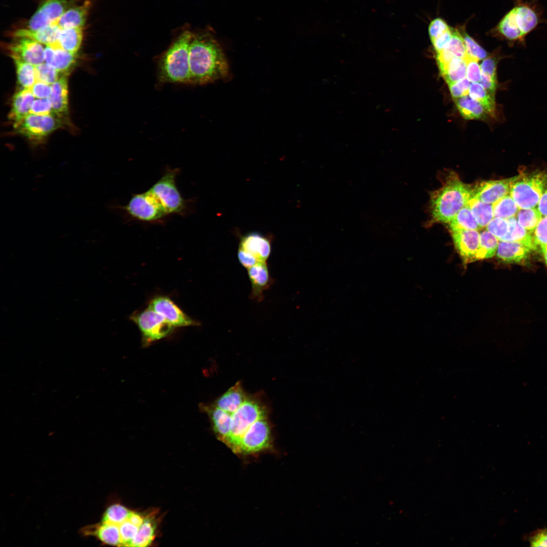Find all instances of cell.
Here are the masks:
<instances>
[{
    "instance_id": "11",
    "label": "cell",
    "mask_w": 547,
    "mask_h": 547,
    "mask_svg": "<svg viewBox=\"0 0 547 547\" xmlns=\"http://www.w3.org/2000/svg\"><path fill=\"white\" fill-rule=\"evenodd\" d=\"M124 209L133 217L146 222L158 220L167 215L162 204L149 189L133 195Z\"/></svg>"
},
{
    "instance_id": "32",
    "label": "cell",
    "mask_w": 547,
    "mask_h": 547,
    "mask_svg": "<svg viewBox=\"0 0 547 547\" xmlns=\"http://www.w3.org/2000/svg\"><path fill=\"white\" fill-rule=\"evenodd\" d=\"M13 60L18 84L22 89H31L36 81L34 66L18 59Z\"/></svg>"
},
{
    "instance_id": "46",
    "label": "cell",
    "mask_w": 547,
    "mask_h": 547,
    "mask_svg": "<svg viewBox=\"0 0 547 547\" xmlns=\"http://www.w3.org/2000/svg\"><path fill=\"white\" fill-rule=\"evenodd\" d=\"M533 233L538 246L547 245V216L541 218Z\"/></svg>"
},
{
    "instance_id": "49",
    "label": "cell",
    "mask_w": 547,
    "mask_h": 547,
    "mask_svg": "<svg viewBox=\"0 0 547 547\" xmlns=\"http://www.w3.org/2000/svg\"><path fill=\"white\" fill-rule=\"evenodd\" d=\"M237 256L240 263L247 269L258 262L253 256L239 249L238 250Z\"/></svg>"
},
{
    "instance_id": "28",
    "label": "cell",
    "mask_w": 547,
    "mask_h": 547,
    "mask_svg": "<svg viewBox=\"0 0 547 547\" xmlns=\"http://www.w3.org/2000/svg\"><path fill=\"white\" fill-rule=\"evenodd\" d=\"M83 38V27L61 28L58 43L64 49L74 54L79 50Z\"/></svg>"
},
{
    "instance_id": "47",
    "label": "cell",
    "mask_w": 547,
    "mask_h": 547,
    "mask_svg": "<svg viewBox=\"0 0 547 547\" xmlns=\"http://www.w3.org/2000/svg\"><path fill=\"white\" fill-rule=\"evenodd\" d=\"M34 97L36 98H49L52 92L51 85L36 81L30 89Z\"/></svg>"
},
{
    "instance_id": "45",
    "label": "cell",
    "mask_w": 547,
    "mask_h": 547,
    "mask_svg": "<svg viewBox=\"0 0 547 547\" xmlns=\"http://www.w3.org/2000/svg\"><path fill=\"white\" fill-rule=\"evenodd\" d=\"M466 79L472 83L480 81L482 72L478 61L468 58L467 56Z\"/></svg>"
},
{
    "instance_id": "52",
    "label": "cell",
    "mask_w": 547,
    "mask_h": 547,
    "mask_svg": "<svg viewBox=\"0 0 547 547\" xmlns=\"http://www.w3.org/2000/svg\"><path fill=\"white\" fill-rule=\"evenodd\" d=\"M543 254L544 261L547 265V245L540 247Z\"/></svg>"
},
{
    "instance_id": "18",
    "label": "cell",
    "mask_w": 547,
    "mask_h": 547,
    "mask_svg": "<svg viewBox=\"0 0 547 547\" xmlns=\"http://www.w3.org/2000/svg\"><path fill=\"white\" fill-rule=\"evenodd\" d=\"M248 276L251 285L250 297L257 302L263 300L264 292L272 283L266 262H258L247 268Z\"/></svg>"
},
{
    "instance_id": "35",
    "label": "cell",
    "mask_w": 547,
    "mask_h": 547,
    "mask_svg": "<svg viewBox=\"0 0 547 547\" xmlns=\"http://www.w3.org/2000/svg\"><path fill=\"white\" fill-rule=\"evenodd\" d=\"M449 224L450 228L477 230L481 229L468 204L460 210Z\"/></svg>"
},
{
    "instance_id": "26",
    "label": "cell",
    "mask_w": 547,
    "mask_h": 547,
    "mask_svg": "<svg viewBox=\"0 0 547 547\" xmlns=\"http://www.w3.org/2000/svg\"><path fill=\"white\" fill-rule=\"evenodd\" d=\"M462 116L466 120L486 119L490 116L484 106L466 95L454 100Z\"/></svg>"
},
{
    "instance_id": "13",
    "label": "cell",
    "mask_w": 547,
    "mask_h": 547,
    "mask_svg": "<svg viewBox=\"0 0 547 547\" xmlns=\"http://www.w3.org/2000/svg\"><path fill=\"white\" fill-rule=\"evenodd\" d=\"M148 306L175 328L199 325L198 322L187 316L168 296H156L150 301Z\"/></svg>"
},
{
    "instance_id": "44",
    "label": "cell",
    "mask_w": 547,
    "mask_h": 547,
    "mask_svg": "<svg viewBox=\"0 0 547 547\" xmlns=\"http://www.w3.org/2000/svg\"><path fill=\"white\" fill-rule=\"evenodd\" d=\"M470 85V82L466 78L449 85L450 93L454 100L468 95Z\"/></svg>"
},
{
    "instance_id": "16",
    "label": "cell",
    "mask_w": 547,
    "mask_h": 547,
    "mask_svg": "<svg viewBox=\"0 0 547 547\" xmlns=\"http://www.w3.org/2000/svg\"><path fill=\"white\" fill-rule=\"evenodd\" d=\"M518 176L481 182L473 189V197L484 203L492 204L510 193L511 186Z\"/></svg>"
},
{
    "instance_id": "8",
    "label": "cell",
    "mask_w": 547,
    "mask_h": 547,
    "mask_svg": "<svg viewBox=\"0 0 547 547\" xmlns=\"http://www.w3.org/2000/svg\"><path fill=\"white\" fill-rule=\"evenodd\" d=\"M63 120L56 115L29 113L13 125L14 131L33 144H39L50 134L62 127Z\"/></svg>"
},
{
    "instance_id": "27",
    "label": "cell",
    "mask_w": 547,
    "mask_h": 547,
    "mask_svg": "<svg viewBox=\"0 0 547 547\" xmlns=\"http://www.w3.org/2000/svg\"><path fill=\"white\" fill-rule=\"evenodd\" d=\"M507 220L509 223V231L501 241L521 243L533 251L535 250L538 245L532 233L522 226L516 217L508 218Z\"/></svg>"
},
{
    "instance_id": "50",
    "label": "cell",
    "mask_w": 547,
    "mask_h": 547,
    "mask_svg": "<svg viewBox=\"0 0 547 547\" xmlns=\"http://www.w3.org/2000/svg\"><path fill=\"white\" fill-rule=\"evenodd\" d=\"M479 83L489 94L495 96V92L498 87L497 81L494 80L482 74Z\"/></svg>"
},
{
    "instance_id": "25",
    "label": "cell",
    "mask_w": 547,
    "mask_h": 547,
    "mask_svg": "<svg viewBox=\"0 0 547 547\" xmlns=\"http://www.w3.org/2000/svg\"><path fill=\"white\" fill-rule=\"evenodd\" d=\"M90 5V1L87 0L81 5L72 7L57 20V24L61 28L83 27Z\"/></svg>"
},
{
    "instance_id": "14",
    "label": "cell",
    "mask_w": 547,
    "mask_h": 547,
    "mask_svg": "<svg viewBox=\"0 0 547 547\" xmlns=\"http://www.w3.org/2000/svg\"><path fill=\"white\" fill-rule=\"evenodd\" d=\"M8 50L12 59H18L34 66L45 61V48L43 44L29 38L14 37L9 44Z\"/></svg>"
},
{
    "instance_id": "12",
    "label": "cell",
    "mask_w": 547,
    "mask_h": 547,
    "mask_svg": "<svg viewBox=\"0 0 547 547\" xmlns=\"http://www.w3.org/2000/svg\"><path fill=\"white\" fill-rule=\"evenodd\" d=\"M80 0H45L29 20L27 28L36 30L58 20Z\"/></svg>"
},
{
    "instance_id": "33",
    "label": "cell",
    "mask_w": 547,
    "mask_h": 547,
    "mask_svg": "<svg viewBox=\"0 0 547 547\" xmlns=\"http://www.w3.org/2000/svg\"><path fill=\"white\" fill-rule=\"evenodd\" d=\"M499 240L486 229L480 232V247L477 253V260L488 259L493 257L497 250Z\"/></svg>"
},
{
    "instance_id": "1",
    "label": "cell",
    "mask_w": 547,
    "mask_h": 547,
    "mask_svg": "<svg viewBox=\"0 0 547 547\" xmlns=\"http://www.w3.org/2000/svg\"><path fill=\"white\" fill-rule=\"evenodd\" d=\"M202 409L217 438L235 454H256L271 446L267 409L259 398L248 394L240 382Z\"/></svg>"
},
{
    "instance_id": "10",
    "label": "cell",
    "mask_w": 547,
    "mask_h": 547,
    "mask_svg": "<svg viewBox=\"0 0 547 547\" xmlns=\"http://www.w3.org/2000/svg\"><path fill=\"white\" fill-rule=\"evenodd\" d=\"M131 319L141 331L145 345L166 337L175 328L149 306L133 314Z\"/></svg>"
},
{
    "instance_id": "29",
    "label": "cell",
    "mask_w": 547,
    "mask_h": 547,
    "mask_svg": "<svg viewBox=\"0 0 547 547\" xmlns=\"http://www.w3.org/2000/svg\"><path fill=\"white\" fill-rule=\"evenodd\" d=\"M466 57L465 58L453 59L440 72L448 85L465 78L467 67Z\"/></svg>"
},
{
    "instance_id": "51",
    "label": "cell",
    "mask_w": 547,
    "mask_h": 547,
    "mask_svg": "<svg viewBox=\"0 0 547 547\" xmlns=\"http://www.w3.org/2000/svg\"><path fill=\"white\" fill-rule=\"evenodd\" d=\"M538 209L543 216H547V188L538 203Z\"/></svg>"
},
{
    "instance_id": "5",
    "label": "cell",
    "mask_w": 547,
    "mask_h": 547,
    "mask_svg": "<svg viewBox=\"0 0 547 547\" xmlns=\"http://www.w3.org/2000/svg\"><path fill=\"white\" fill-rule=\"evenodd\" d=\"M473 197V189L459 178H450L431 196V211L434 220L449 223Z\"/></svg>"
},
{
    "instance_id": "39",
    "label": "cell",
    "mask_w": 547,
    "mask_h": 547,
    "mask_svg": "<svg viewBox=\"0 0 547 547\" xmlns=\"http://www.w3.org/2000/svg\"><path fill=\"white\" fill-rule=\"evenodd\" d=\"M486 229L501 241L509 231V223L507 219L494 217L487 225Z\"/></svg>"
},
{
    "instance_id": "38",
    "label": "cell",
    "mask_w": 547,
    "mask_h": 547,
    "mask_svg": "<svg viewBox=\"0 0 547 547\" xmlns=\"http://www.w3.org/2000/svg\"><path fill=\"white\" fill-rule=\"evenodd\" d=\"M467 56L477 61L487 58V52L466 33L462 35Z\"/></svg>"
},
{
    "instance_id": "17",
    "label": "cell",
    "mask_w": 547,
    "mask_h": 547,
    "mask_svg": "<svg viewBox=\"0 0 547 547\" xmlns=\"http://www.w3.org/2000/svg\"><path fill=\"white\" fill-rule=\"evenodd\" d=\"M238 249L253 256L258 262H266L271 252V240L259 232H250L240 237Z\"/></svg>"
},
{
    "instance_id": "20",
    "label": "cell",
    "mask_w": 547,
    "mask_h": 547,
    "mask_svg": "<svg viewBox=\"0 0 547 547\" xmlns=\"http://www.w3.org/2000/svg\"><path fill=\"white\" fill-rule=\"evenodd\" d=\"M68 74H63L51 85L52 92L49 97L54 113L62 120L68 114Z\"/></svg>"
},
{
    "instance_id": "48",
    "label": "cell",
    "mask_w": 547,
    "mask_h": 547,
    "mask_svg": "<svg viewBox=\"0 0 547 547\" xmlns=\"http://www.w3.org/2000/svg\"><path fill=\"white\" fill-rule=\"evenodd\" d=\"M453 35V29H450L436 39L432 41L436 53L441 52L448 44Z\"/></svg>"
},
{
    "instance_id": "15",
    "label": "cell",
    "mask_w": 547,
    "mask_h": 547,
    "mask_svg": "<svg viewBox=\"0 0 547 547\" xmlns=\"http://www.w3.org/2000/svg\"><path fill=\"white\" fill-rule=\"evenodd\" d=\"M454 246L463 262L470 263L477 260L480 247L479 230L450 228Z\"/></svg>"
},
{
    "instance_id": "2",
    "label": "cell",
    "mask_w": 547,
    "mask_h": 547,
    "mask_svg": "<svg viewBox=\"0 0 547 547\" xmlns=\"http://www.w3.org/2000/svg\"><path fill=\"white\" fill-rule=\"evenodd\" d=\"M155 515L114 503L106 508L101 521L111 527L117 546L145 547L150 546L156 537L158 522Z\"/></svg>"
},
{
    "instance_id": "4",
    "label": "cell",
    "mask_w": 547,
    "mask_h": 547,
    "mask_svg": "<svg viewBox=\"0 0 547 547\" xmlns=\"http://www.w3.org/2000/svg\"><path fill=\"white\" fill-rule=\"evenodd\" d=\"M193 35L183 31L161 55L158 64L160 82L190 84L189 51Z\"/></svg>"
},
{
    "instance_id": "3",
    "label": "cell",
    "mask_w": 547,
    "mask_h": 547,
    "mask_svg": "<svg viewBox=\"0 0 547 547\" xmlns=\"http://www.w3.org/2000/svg\"><path fill=\"white\" fill-rule=\"evenodd\" d=\"M190 84L205 85L228 76V65L223 50L208 32L193 34L189 51Z\"/></svg>"
},
{
    "instance_id": "42",
    "label": "cell",
    "mask_w": 547,
    "mask_h": 547,
    "mask_svg": "<svg viewBox=\"0 0 547 547\" xmlns=\"http://www.w3.org/2000/svg\"><path fill=\"white\" fill-rule=\"evenodd\" d=\"M498 60L494 56L486 58L480 65L482 74L497 81L496 69Z\"/></svg>"
},
{
    "instance_id": "23",
    "label": "cell",
    "mask_w": 547,
    "mask_h": 547,
    "mask_svg": "<svg viewBox=\"0 0 547 547\" xmlns=\"http://www.w3.org/2000/svg\"><path fill=\"white\" fill-rule=\"evenodd\" d=\"M532 251L521 243L499 241L496 254L504 262L516 263L526 260Z\"/></svg>"
},
{
    "instance_id": "6",
    "label": "cell",
    "mask_w": 547,
    "mask_h": 547,
    "mask_svg": "<svg viewBox=\"0 0 547 547\" xmlns=\"http://www.w3.org/2000/svg\"><path fill=\"white\" fill-rule=\"evenodd\" d=\"M539 17L530 4L518 0L515 6L499 22V33L512 43L523 44L526 35L539 23Z\"/></svg>"
},
{
    "instance_id": "40",
    "label": "cell",
    "mask_w": 547,
    "mask_h": 547,
    "mask_svg": "<svg viewBox=\"0 0 547 547\" xmlns=\"http://www.w3.org/2000/svg\"><path fill=\"white\" fill-rule=\"evenodd\" d=\"M29 113L41 115H56L54 113L52 104L49 98L34 99Z\"/></svg>"
},
{
    "instance_id": "43",
    "label": "cell",
    "mask_w": 547,
    "mask_h": 547,
    "mask_svg": "<svg viewBox=\"0 0 547 547\" xmlns=\"http://www.w3.org/2000/svg\"><path fill=\"white\" fill-rule=\"evenodd\" d=\"M451 28L446 22L441 18H436L429 24L428 33L431 41L440 36Z\"/></svg>"
},
{
    "instance_id": "30",
    "label": "cell",
    "mask_w": 547,
    "mask_h": 547,
    "mask_svg": "<svg viewBox=\"0 0 547 547\" xmlns=\"http://www.w3.org/2000/svg\"><path fill=\"white\" fill-rule=\"evenodd\" d=\"M468 94L472 98L479 102L484 106L490 116H495L496 105L495 96L489 94L480 83L471 84Z\"/></svg>"
},
{
    "instance_id": "41",
    "label": "cell",
    "mask_w": 547,
    "mask_h": 547,
    "mask_svg": "<svg viewBox=\"0 0 547 547\" xmlns=\"http://www.w3.org/2000/svg\"><path fill=\"white\" fill-rule=\"evenodd\" d=\"M525 539L531 546L547 547V527L533 531Z\"/></svg>"
},
{
    "instance_id": "36",
    "label": "cell",
    "mask_w": 547,
    "mask_h": 547,
    "mask_svg": "<svg viewBox=\"0 0 547 547\" xmlns=\"http://www.w3.org/2000/svg\"><path fill=\"white\" fill-rule=\"evenodd\" d=\"M516 217L522 226L533 233L542 218V215L538 208L534 207L520 209Z\"/></svg>"
},
{
    "instance_id": "22",
    "label": "cell",
    "mask_w": 547,
    "mask_h": 547,
    "mask_svg": "<svg viewBox=\"0 0 547 547\" xmlns=\"http://www.w3.org/2000/svg\"><path fill=\"white\" fill-rule=\"evenodd\" d=\"M466 56L462 36L458 31L453 29L450 42L443 50L437 53L436 60L440 72L453 59L465 58Z\"/></svg>"
},
{
    "instance_id": "9",
    "label": "cell",
    "mask_w": 547,
    "mask_h": 547,
    "mask_svg": "<svg viewBox=\"0 0 547 547\" xmlns=\"http://www.w3.org/2000/svg\"><path fill=\"white\" fill-rule=\"evenodd\" d=\"M178 169L167 170L149 190L160 202L167 215L180 213L185 208V202L176 185Z\"/></svg>"
},
{
    "instance_id": "24",
    "label": "cell",
    "mask_w": 547,
    "mask_h": 547,
    "mask_svg": "<svg viewBox=\"0 0 547 547\" xmlns=\"http://www.w3.org/2000/svg\"><path fill=\"white\" fill-rule=\"evenodd\" d=\"M34 98L30 89H22L14 95L8 115L13 125L29 114Z\"/></svg>"
},
{
    "instance_id": "7",
    "label": "cell",
    "mask_w": 547,
    "mask_h": 547,
    "mask_svg": "<svg viewBox=\"0 0 547 547\" xmlns=\"http://www.w3.org/2000/svg\"><path fill=\"white\" fill-rule=\"evenodd\" d=\"M547 188V174L543 172L519 175L510 194L520 209L536 207Z\"/></svg>"
},
{
    "instance_id": "37",
    "label": "cell",
    "mask_w": 547,
    "mask_h": 547,
    "mask_svg": "<svg viewBox=\"0 0 547 547\" xmlns=\"http://www.w3.org/2000/svg\"><path fill=\"white\" fill-rule=\"evenodd\" d=\"M36 81L49 85L56 82L64 73H61L46 63L34 66Z\"/></svg>"
},
{
    "instance_id": "21",
    "label": "cell",
    "mask_w": 547,
    "mask_h": 547,
    "mask_svg": "<svg viewBox=\"0 0 547 547\" xmlns=\"http://www.w3.org/2000/svg\"><path fill=\"white\" fill-rule=\"evenodd\" d=\"M61 29L56 20L36 30L27 28L18 29L14 32L13 36L27 37L43 45H48L58 42Z\"/></svg>"
},
{
    "instance_id": "31",
    "label": "cell",
    "mask_w": 547,
    "mask_h": 547,
    "mask_svg": "<svg viewBox=\"0 0 547 547\" xmlns=\"http://www.w3.org/2000/svg\"><path fill=\"white\" fill-rule=\"evenodd\" d=\"M468 205L481 229L486 227L494 217L492 204L484 203L472 197Z\"/></svg>"
},
{
    "instance_id": "34",
    "label": "cell",
    "mask_w": 547,
    "mask_h": 547,
    "mask_svg": "<svg viewBox=\"0 0 547 547\" xmlns=\"http://www.w3.org/2000/svg\"><path fill=\"white\" fill-rule=\"evenodd\" d=\"M494 217L508 219L516 217L520 208L509 194L492 204Z\"/></svg>"
},
{
    "instance_id": "19",
    "label": "cell",
    "mask_w": 547,
    "mask_h": 547,
    "mask_svg": "<svg viewBox=\"0 0 547 547\" xmlns=\"http://www.w3.org/2000/svg\"><path fill=\"white\" fill-rule=\"evenodd\" d=\"M76 58V54L65 50L58 42L45 48V62L63 73H69L75 64Z\"/></svg>"
}]
</instances>
